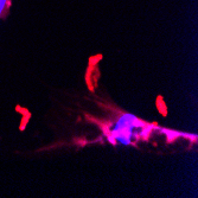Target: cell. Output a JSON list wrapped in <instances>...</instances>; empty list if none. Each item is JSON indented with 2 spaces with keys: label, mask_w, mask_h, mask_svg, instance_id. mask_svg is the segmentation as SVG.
Wrapping results in <instances>:
<instances>
[{
  "label": "cell",
  "mask_w": 198,
  "mask_h": 198,
  "mask_svg": "<svg viewBox=\"0 0 198 198\" xmlns=\"http://www.w3.org/2000/svg\"><path fill=\"white\" fill-rule=\"evenodd\" d=\"M13 0H0V22L4 20L11 12Z\"/></svg>",
  "instance_id": "obj_1"
}]
</instances>
